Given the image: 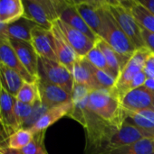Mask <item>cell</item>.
Listing matches in <instances>:
<instances>
[{
  "mask_svg": "<svg viewBox=\"0 0 154 154\" xmlns=\"http://www.w3.org/2000/svg\"><path fill=\"white\" fill-rule=\"evenodd\" d=\"M151 53V51L146 47L137 49L121 70V73L115 81V85L112 89L120 99L126 94L127 88L134 77L143 71L144 64Z\"/></svg>",
  "mask_w": 154,
  "mask_h": 154,
  "instance_id": "5",
  "label": "cell"
},
{
  "mask_svg": "<svg viewBox=\"0 0 154 154\" xmlns=\"http://www.w3.org/2000/svg\"><path fill=\"white\" fill-rule=\"evenodd\" d=\"M0 154H24L22 152L21 150H15L12 149L10 147L6 146H3L0 147Z\"/></svg>",
  "mask_w": 154,
  "mask_h": 154,
  "instance_id": "38",
  "label": "cell"
},
{
  "mask_svg": "<svg viewBox=\"0 0 154 154\" xmlns=\"http://www.w3.org/2000/svg\"><path fill=\"white\" fill-rule=\"evenodd\" d=\"M19 60L25 69L35 79H38V60L39 57L35 52L31 42L9 39Z\"/></svg>",
  "mask_w": 154,
  "mask_h": 154,
  "instance_id": "14",
  "label": "cell"
},
{
  "mask_svg": "<svg viewBox=\"0 0 154 154\" xmlns=\"http://www.w3.org/2000/svg\"><path fill=\"white\" fill-rule=\"evenodd\" d=\"M1 91H2V87H1V85H0V97H1Z\"/></svg>",
  "mask_w": 154,
  "mask_h": 154,
  "instance_id": "42",
  "label": "cell"
},
{
  "mask_svg": "<svg viewBox=\"0 0 154 154\" xmlns=\"http://www.w3.org/2000/svg\"><path fill=\"white\" fill-rule=\"evenodd\" d=\"M105 5L136 49L144 48L145 45L142 37V28L137 23L129 8H127L122 1H105Z\"/></svg>",
  "mask_w": 154,
  "mask_h": 154,
  "instance_id": "4",
  "label": "cell"
},
{
  "mask_svg": "<svg viewBox=\"0 0 154 154\" xmlns=\"http://www.w3.org/2000/svg\"><path fill=\"white\" fill-rule=\"evenodd\" d=\"M91 90L83 86V85H79V84H74V88H73V91L71 93V97H72V103L75 104L81 101H84L85 99H87L89 97V94H90Z\"/></svg>",
  "mask_w": 154,
  "mask_h": 154,
  "instance_id": "33",
  "label": "cell"
},
{
  "mask_svg": "<svg viewBox=\"0 0 154 154\" xmlns=\"http://www.w3.org/2000/svg\"><path fill=\"white\" fill-rule=\"evenodd\" d=\"M9 134H7L5 126L3 125L1 120H0V147L6 146L8 143Z\"/></svg>",
  "mask_w": 154,
  "mask_h": 154,
  "instance_id": "37",
  "label": "cell"
},
{
  "mask_svg": "<svg viewBox=\"0 0 154 154\" xmlns=\"http://www.w3.org/2000/svg\"><path fill=\"white\" fill-rule=\"evenodd\" d=\"M95 44L100 48V50L102 51V52L103 53L107 64L110 68V70L112 72L113 77L117 79V78L119 77L121 70L123 69V68L124 67L123 62L121 59V57L117 54V52L107 43L105 42L102 38H98L95 42Z\"/></svg>",
  "mask_w": 154,
  "mask_h": 154,
  "instance_id": "25",
  "label": "cell"
},
{
  "mask_svg": "<svg viewBox=\"0 0 154 154\" xmlns=\"http://www.w3.org/2000/svg\"><path fill=\"white\" fill-rule=\"evenodd\" d=\"M84 58L87 60V61L90 64H92L96 69L103 70V71L107 72L108 74H110L111 76H113L103 53L102 52L100 48L95 43H94L93 48L87 53V55Z\"/></svg>",
  "mask_w": 154,
  "mask_h": 154,
  "instance_id": "29",
  "label": "cell"
},
{
  "mask_svg": "<svg viewBox=\"0 0 154 154\" xmlns=\"http://www.w3.org/2000/svg\"><path fill=\"white\" fill-rule=\"evenodd\" d=\"M147 76L145 75V73L143 71H141L139 74H137L134 79H133V81L130 83V85L128 86L127 88V92L133 90V89H135V88H141V87H143L145 81L147 80Z\"/></svg>",
  "mask_w": 154,
  "mask_h": 154,
  "instance_id": "34",
  "label": "cell"
},
{
  "mask_svg": "<svg viewBox=\"0 0 154 154\" xmlns=\"http://www.w3.org/2000/svg\"><path fill=\"white\" fill-rule=\"evenodd\" d=\"M38 79L57 85L70 94L74 88V79L71 71L60 62L39 57Z\"/></svg>",
  "mask_w": 154,
  "mask_h": 154,
  "instance_id": "6",
  "label": "cell"
},
{
  "mask_svg": "<svg viewBox=\"0 0 154 154\" xmlns=\"http://www.w3.org/2000/svg\"><path fill=\"white\" fill-rule=\"evenodd\" d=\"M99 13L102 22L99 37L117 52L125 66L137 49L106 7L105 1H102Z\"/></svg>",
  "mask_w": 154,
  "mask_h": 154,
  "instance_id": "1",
  "label": "cell"
},
{
  "mask_svg": "<svg viewBox=\"0 0 154 154\" xmlns=\"http://www.w3.org/2000/svg\"><path fill=\"white\" fill-rule=\"evenodd\" d=\"M140 4L149 9L152 14H154V0H138Z\"/></svg>",
  "mask_w": 154,
  "mask_h": 154,
  "instance_id": "39",
  "label": "cell"
},
{
  "mask_svg": "<svg viewBox=\"0 0 154 154\" xmlns=\"http://www.w3.org/2000/svg\"><path fill=\"white\" fill-rule=\"evenodd\" d=\"M124 122L133 125L154 137V110H143L139 112L124 111Z\"/></svg>",
  "mask_w": 154,
  "mask_h": 154,
  "instance_id": "22",
  "label": "cell"
},
{
  "mask_svg": "<svg viewBox=\"0 0 154 154\" xmlns=\"http://www.w3.org/2000/svg\"><path fill=\"white\" fill-rule=\"evenodd\" d=\"M65 2L54 0H22L24 5L23 16L33 21L40 27L51 30L54 22L59 19Z\"/></svg>",
  "mask_w": 154,
  "mask_h": 154,
  "instance_id": "3",
  "label": "cell"
},
{
  "mask_svg": "<svg viewBox=\"0 0 154 154\" xmlns=\"http://www.w3.org/2000/svg\"><path fill=\"white\" fill-rule=\"evenodd\" d=\"M35 26H37L35 23L23 16L20 19L6 24V35L8 39L31 42L32 30Z\"/></svg>",
  "mask_w": 154,
  "mask_h": 154,
  "instance_id": "21",
  "label": "cell"
},
{
  "mask_svg": "<svg viewBox=\"0 0 154 154\" xmlns=\"http://www.w3.org/2000/svg\"><path fill=\"white\" fill-rule=\"evenodd\" d=\"M15 99L19 102L34 106L38 100H40L37 81L34 83L24 82Z\"/></svg>",
  "mask_w": 154,
  "mask_h": 154,
  "instance_id": "27",
  "label": "cell"
},
{
  "mask_svg": "<svg viewBox=\"0 0 154 154\" xmlns=\"http://www.w3.org/2000/svg\"><path fill=\"white\" fill-rule=\"evenodd\" d=\"M142 37L145 47L148 48L152 53H154V32L142 29Z\"/></svg>",
  "mask_w": 154,
  "mask_h": 154,
  "instance_id": "35",
  "label": "cell"
},
{
  "mask_svg": "<svg viewBox=\"0 0 154 154\" xmlns=\"http://www.w3.org/2000/svg\"><path fill=\"white\" fill-rule=\"evenodd\" d=\"M0 65H4L15 70L23 78L25 82L34 83L38 80L33 77L22 65L9 42V39L0 40Z\"/></svg>",
  "mask_w": 154,
  "mask_h": 154,
  "instance_id": "13",
  "label": "cell"
},
{
  "mask_svg": "<svg viewBox=\"0 0 154 154\" xmlns=\"http://www.w3.org/2000/svg\"><path fill=\"white\" fill-rule=\"evenodd\" d=\"M88 107L100 119L118 128L124 123V109L121 99L112 89L91 90Z\"/></svg>",
  "mask_w": 154,
  "mask_h": 154,
  "instance_id": "2",
  "label": "cell"
},
{
  "mask_svg": "<svg viewBox=\"0 0 154 154\" xmlns=\"http://www.w3.org/2000/svg\"><path fill=\"white\" fill-rule=\"evenodd\" d=\"M51 32L54 36L57 61L60 62L62 65L65 66L71 71L74 64L80 57L69 44L62 31L54 22L51 28Z\"/></svg>",
  "mask_w": 154,
  "mask_h": 154,
  "instance_id": "12",
  "label": "cell"
},
{
  "mask_svg": "<svg viewBox=\"0 0 154 154\" xmlns=\"http://www.w3.org/2000/svg\"><path fill=\"white\" fill-rule=\"evenodd\" d=\"M124 111L139 112L143 110H154V93L144 87L127 92L121 99Z\"/></svg>",
  "mask_w": 154,
  "mask_h": 154,
  "instance_id": "8",
  "label": "cell"
},
{
  "mask_svg": "<svg viewBox=\"0 0 154 154\" xmlns=\"http://www.w3.org/2000/svg\"><path fill=\"white\" fill-rule=\"evenodd\" d=\"M37 85L40 101L47 108L72 101L71 94L57 85L42 79L37 80Z\"/></svg>",
  "mask_w": 154,
  "mask_h": 154,
  "instance_id": "11",
  "label": "cell"
},
{
  "mask_svg": "<svg viewBox=\"0 0 154 154\" xmlns=\"http://www.w3.org/2000/svg\"><path fill=\"white\" fill-rule=\"evenodd\" d=\"M59 19L64 22L65 23L69 24L70 26L74 27V29L82 32L84 33L88 38H90L94 42L99 38L92 30L91 28L86 24V23L84 21L82 16L79 14L74 1H66L65 5L60 14Z\"/></svg>",
  "mask_w": 154,
  "mask_h": 154,
  "instance_id": "16",
  "label": "cell"
},
{
  "mask_svg": "<svg viewBox=\"0 0 154 154\" xmlns=\"http://www.w3.org/2000/svg\"><path fill=\"white\" fill-rule=\"evenodd\" d=\"M72 110H73L72 101L49 108L30 130L34 134L45 132L46 129L51 125H53L54 123H56L57 121H59L64 116H68L72 112Z\"/></svg>",
  "mask_w": 154,
  "mask_h": 154,
  "instance_id": "18",
  "label": "cell"
},
{
  "mask_svg": "<svg viewBox=\"0 0 154 154\" xmlns=\"http://www.w3.org/2000/svg\"><path fill=\"white\" fill-rule=\"evenodd\" d=\"M25 80L14 69L0 65V85L2 88L13 97H16Z\"/></svg>",
  "mask_w": 154,
  "mask_h": 154,
  "instance_id": "23",
  "label": "cell"
},
{
  "mask_svg": "<svg viewBox=\"0 0 154 154\" xmlns=\"http://www.w3.org/2000/svg\"><path fill=\"white\" fill-rule=\"evenodd\" d=\"M90 67H91V70L93 75V78H94L100 89H102V88L113 89V88L116 79L113 76H111L110 74H108L107 72H105L103 70L96 69L92 64H90Z\"/></svg>",
  "mask_w": 154,
  "mask_h": 154,
  "instance_id": "30",
  "label": "cell"
},
{
  "mask_svg": "<svg viewBox=\"0 0 154 154\" xmlns=\"http://www.w3.org/2000/svg\"><path fill=\"white\" fill-rule=\"evenodd\" d=\"M24 15L22 0H0V22L9 24Z\"/></svg>",
  "mask_w": 154,
  "mask_h": 154,
  "instance_id": "24",
  "label": "cell"
},
{
  "mask_svg": "<svg viewBox=\"0 0 154 154\" xmlns=\"http://www.w3.org/2000/svg\"><path fill=\"white\" fill-rule=\"evenodd\" d=\"M44 134L45 132H40L34 134L32 142L26 147L21 150L22 152L24 154H48L44 143Z\"/></svg>",
  "mask_w": 154,
  "mask_h": 154,
  "instance_id": "31",
  "label": "cell"
},
{
  "mask_svg": "<svg viewBox=\"0 0 154 154\" xmlns=\"http://www.w3.org/2000/svg\"><path fill=\"white\" fill-rule=\"evenodd\" d=\"M143 71L145 73L148 79L154 78V54L151 53L144 64Z\"/></svg>",
  "mask_w": 154,
  "mask_h": 154,
  "instance_id": "36",
  "label": "cell"
},
{
  "mask_svg": "<svg viewBox=\"0 0 154 154\" xmlns=\"http://www.w3.org/2000/svg\"><path fill=\"white\" fill-rule=\"evenodd\" d=\"M15 97L9 95L2 88L0 97V120L9 136L21 129L15 114Z\"/></svg>",
  "mask_w": 154,
  "mask_h": 154,
  "instance_id": "15",
  "label": "cell"
},
{
  "mask_svg": "<svg viewBox=\"0 0 154 154\" xmlns=\"http://www.w3.org/2000/svg\"><path fill=\"white\" fill-rule=\"evenodd\" d=\"M34 134L30 129L21 128L9 136L7 146L15 150H22L34 139Z\"/></svg>",
  "mask_w": 154,
  "mask_h": 154,
  "instance_id": "28",
  "label": "cell"
},
{
  "mask_svg": "<svg viewBox=\"0 0 154 154\" xmlns=\"http://www.w3.org/2000/svg\"><path fill=\"white\" fill-rule=\"evenodd\" d=\"M153 54H154V53H153Z\"/></svg>",
  "mask_w": 154,
  "mask_h": 154,
  "instance_id": "43",
  "label": "cell"
},
{
  "mask_svg": "<svg viewBox=\"0 0 154 154\" xmlns=\"http://www.w3.org/2000/svg\"><path fill=\"white\" fill-rule=\"evenodd\" d=\"M31 43L38 57L57 61L54 36L51 30L35 26L32 30Z\"/></svg>",
  "mask_w": 154,
  "mask_h": 154,
  "instance_id": "9",
  "label": "cell"
},
{
  "mask_svg": "<svg viewBox=\"0 0 154 154\" xmlns=\"http://www.w3.org/2000/svg\"><path fill=\"white\" fill-rule=\"evenodd\" d=\"M104 154H154V138H144L133 144L112 150Z\"/></svg>",
  "mask_w": 154,
  "mask_h": 154,
  "instance_id": "26",
  "label": "cell"
},
{
  "mask_svg": "<svg viewBox=\"0 0 154 154\" xmlns=\"http://www.w3.org/2000/svg\"><path fill=\"white\" fill-rule=\"evenodd\" d=\"M33 108H34V106L25 104L16 100L15 105V117H16V120L20 128H22L24 124L31 116L33 112Z\"/></svg>",
  "mask_w": 154,
  "mask_h": 154,
  "instance_id": "32",
  "label": "cell"
},
{
  "mask_svg": "<svg viewBox=\"0 0 154 154\" xmlns=\"http://www.w3.org/2000/svg\"><path fill=\"white\" fill-rule=\"evenodd\" d=\"M74 3L84 21L99 37L102 23L99 8L102 1H74Z\"/></svg>",
  "mask_w": 154,
  "mask_h": 154,
  "instance_id": "17",
  "label": "cell"
},
{
  "mask_svg": "<svg viewBox=\"0 0 154 154\" xmlns=\"http://www.w3.org/2000/svg\"><path fill=\"white\" fill-rule=\"evenodd\" d=\"M143 87L146 88L147 89H149L150 91H152V93H154V78L147 79V80L145 81Z\"/></svg>",
  "mask_w": 154,
  "mask_h": 154,
  "instance_id": "40",
  "label": "cell"
},
{
  "mask_svg": "<svg viewBox=\"0 0 154 154\" xmlns=\"http://www.w3.org/2000/svg\"><path fill=\"white\" fill-rule=\"evenodd\" d=\"M144 138L154 137L149 133L124 122L120 128L114 130V132L109 136L105 145L104 152L103 154L117 148L133 144Z\"/></svg>",
  "mask_w": 154,
  "mask_h": 154,
  "instance_id": "7",
  "label": "cell"
},
{
  "mask_svg": "<svg viewBox=\"0 0 154 154\" xmlns=\"http://www.w3.org/2000/svg\"><path fill=\"white\" fill-rule=\"evenodd\" d=\"M8 39L6 35V24H4L0 22V40Z\"/></svg>",
  "mask_w": 154,
  "mask_h": 154,
  "instance_id": "41",
  "label": "cell"
},
{
  "mask_svg": "<svg viewBox=\"0 0 154 154\" xmlns=\"http://www.w3.org/2000/svg\"><path fill=\"white\" fill-rule=\"evenodd\" d=\"M71 73L75 84L83 85L90 90L100 89L91 70L90 63L84 57H80L74 64Z\"/></svg>",
  "mask_w": 154,
  "mask_h": 154,
  "instance_id": "19",
  "label": "cell"
},
{
  "mask_svg": "<svg viewBox=\"0 0 154 154\" xmlns=\"http://www.w3.org/2000/svg\"><path fill=\"white\" fill-rule=\"evenodd\" d=\"M54 23L58 25L67 42L79 57H85L87 53L93 48L95 42L82 32L74 29L60 19H57L54 21Z\"/></svg>",
  "mask_w": 154,
  "mask_h": 154,
  "instance_id": "10",
  "label": "cell"
},
{
  "mask_svg": "<svg viewBox=\"0 0 154 154\" xmlns=\"http://www.w3.org/2000/svg\"><path fill=\"white\" fill-rule=\"evenodd\" d=\"M122 3L129 8L133 16L142 29L154 32V14L140 4L138 0L122 1Z\"/></svg>",
  "mask_w": 154,
  "mask_h": 154,
  "instance_id": "20",
  "label": "cell"
}]
</instances>
